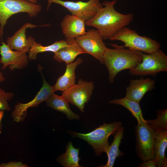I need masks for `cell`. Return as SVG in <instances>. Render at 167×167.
Wrapping results in <instances>:
<instances>
[{
    "mask_svg": "<svg viewBox=\"0 0 167 167\" xmlns=\"http://www.w3.org/2000/svg\"><path fill=\"white\" fill-rule=\"evenodd\" d=\"M117 2V0L105 1L102 4L104 6L100 9L92 19L85 22L87 26L95 28L104 40H110L133 19V14H124L115 10L114 6Z\"/></svg>",
    "mask_w": 167,
    "mask_h": 167,
    "instance_id": "6da1fadb",
    "label": "cell"
},
{
    "mask_svg": "<svg viewBox=\"0 0 167 167\" xmlns=\"http://www.w3.org/2000/svg\"><path fill=\"white\" fill-rule=\"evenodd\" d=\"M110 45L114 48H107L102 60L108 71L109 80L113 83L118 73L124 70H131L141 62L143 53L126 49L115 44Z\"/></svg>",
    "mask_w": 167,
    "mask_h": 167,
    "instance_id": "7a4b0ae2",
    "label": "cell"
},
{
    "mask_svg": "<svg viewBox=\"0 0 167 167\" xmlns=\"http://www.w3.org/2000/svg\"><path fill=\"white\" fill-rule=\"evenodd\" d=\"M122 124L120 122H114L104 123L87 133L72 131H69L68 133L74 137L81 139L88 142L92 146L96 155L99 156L103 152H105L109 146L108 140L109 136L115 134Z\"/></svg>",
    "mask_w": 167,
    "mask_h": 167,
    "instance_id": "3957f363",
    "label": "cell"
},
{
    "mask_svg": "<svg viewBox=\"0 0 167 167\" xmlns=\"http://www.w3.org/2000/svg\"><path fill=\"white\" fill-rule=\"evenodd\" d=\"M110 40L121 41L124 43L123 47L146 54L153 53L160 49L161 46L155 40L140 36L135 31L126 27L118 31Z\"/></svg>",
    "mask_w": 167,
    "mask_h": 167,
    "instance_id": "277c9868",
    "label": "cell"
},
{
    "mask_svg": "<svg viewBox=\"0 0 167 167\" xmlns=\"http://www.w3.org/2000/svg\"><path fill=\"white\" fill-rule=\"evenodd\" d=\"M41 6L25 0H0V38L2 39L4 28L7 20L13 15L25 13L35 17L41 11Z\"/></svg>",
    "mask_w": 167,
    "mask_h": 167,
    "instance_id": "5b68a950",
    "label": "cell"
},
{
    "mask_svg": "<svg viewBox=\"0 0 167 167\" xmlns=\"http://www.w3.org/2000/svg\"><path fill=\"white\" fill-rule=\"evenodd\" d=\"M142 54L141 62L129 70L131 75L155 76L159 72L167 71V56L160 49L151 54Z\"/></svg>",
    "mask_w": 167,
    "mask_h": 167,
    "instance_id": "8992f818",
    "label": "cell"
},
{
    "mask_svg": "<svg viewBox=\"0 0 167 167\" xmlns=\"http://www.w3.org/2000/svg\"><path fill=\"white\" fill-rule=\"evenodd\" d=\"M135 130L136 153L139 159L143 161L154 159L155 131L147 122L138 124Z\"/></svg>",
    "mask_w": 167,
    "mask_h": 167,
    "instance_id": "52a82bcc",
    "label": "cell"
},
{
    "mask_svg": "<svg viewBox=\"0 0 167 167\" xmlns=\"http://www.w3.org/2000/svg\"><path fill=\"white\" fill-rule=\"evenodd\" d=\"M48 10L53 3L59 4L67 9L71 15L79 17L85 22L92 19L103 7L100 0H88L87 2H76L62 0H47Z\"/></svg>",
    "mask_w": 167,
    "mask_h": 167,
    "instance_id": "ba28073f",
    "label": "cell"
},
{
    "mask_svg": "<svg viewBox=\"0 0 167 167\" xmlns=\"http://www.w3.org/2000/svg\"><path fill=\"white\" fill-rule=\"evenodd\" d=\"M75 40L84 54L92 55L103 64L102 57L107 47L103 37L96 30H89Z\"/></svg>",
    "mask_w": 167,
    "mask_h": 167,
    "instance_id": "9c48e42d",
    "label": "cell"
},
{
    "mask_svg": "<svg viewBox=\"0 0 167 167\" xmlns=\"http://www.w3.org/2000/svg\"><path fill=\"white\" fill-rule=\"evenodd\" d=\"M94 88L93 82L80 79L77 84L62 92V96L68 103L77 107L81 112H84L85 104L90 99Z\"/></svg>",
    "mask_w": 167,
    "mask_h": 167,
    "instance_id": "30bf717a",
    "label": "cell"
},
{
    "mask_svg": "<svg viewBox=\"0 0 167 167\" xmlns=\"http://www.w3.org/2000/svg\"><path fill=\"white\" fill-rule=\"evenodd\" d=\"M43 78V85L34 98L26 103H18L15 105V109L11 116L13 120L17 122L24 121L26 117L27 110L29 108L36 107L54 93L53 86L48 84L41 73Z\"/></svg>",
    "mask_w": 167,
    "mask_h": 167,
    "instance_id": "8fae6325",
    "label": "cell"
},
{
    "mask_svg": "<svg viewBox=\"0 0 167 167\" xmlns=\"http://www.w3.org/2000/svg\"><path fill=\"white\" fill-rule=\"evenodd\" d=\"M0 45V62L2 65V69L4 70L8 66L10 70L21 69L25 68L28 64L27 53L11 49L4 42Z\"/></svg>",
    "mask_w": 167,
    "mask_h": 167,
    "instance_id": "7c38bea8",
    "label": "cell"
},
{
    "mask_svg": "<svg viewBox=\"0 0 167 167\" xmlns=\"http://www.w3.org/2000/svg\"><path fill=\"white\" fill-rule=\"evenodd\" d=\"M46 25H37L29 23H26L12 36L7 38L6 44L12 49L23 52H28L32 43L35 40L34 38L31 36L26 38V30L28 28H32Z\"/></svg>",
    "mask_w": 167,
    "mask_h": 167,
    "instance_id": "4fadbf2b",
    "label": "cell"
},
{
    "mask_svg": "<svg viewBox=\"0 0 167 167\" xmlns=\"http://www.w3.org/2000/svg\"><path fill=\"white\" fill-rule=\"evenodd\" d=\"M62 32L66 40L75 39L86 33L85 21L76 16L67 15L60 24Z\"/></svg>",
    "mask_w": 167,
    "mask_h": 167,
    "instance_id": "5bb4252c",
    "label": "cell"
},
{
    "mask_svg": "<svg viewBox=\"0 0 167 167\" xmlns=\"http://www.w3.org/2000/svg\"><path fill=\"white\" fill-rule=\"evenodd\" d=\"M155 83L150 78L131 80L126 88L125 97L139 103L147 92L154 88Z\"/></svg>",
    "mask_w": 167,
    "mask_h": 167,
    "instance_id": "9a60e30c",
    "label": "cell"
},
{
    "mask_svg": "<svg viewBox=\"0 0 167 167\" xmlns=\"http://www.w3.org/2000/svg\"><path fill=\"white\" fill-rule=\"evenodd\" d=\"M83 62L82 59L79 58L75 61L66 64V68L64 73L58 78L53 86L54 92H64L75 84V70L77 66Z\"/></svg>",
    "mask_w": 167,
    "mask_h": 167,
    "instance_id": "2e32d148",
    "label": "cell"
},
{
    "mask_svg": "<svg viewBox=\"0 0 167 167\" xmlns=\"http://www.w3.org/2000/svg\"><path fill=\"white\" fill-rule=\"evenodd\" d=\"M167 147V130H161L156 132L153 150L154 160L156 167H167V159L165 155Z\"/></svg>",
    "mask_w": 167,
    "mask_h": 167,
    "instance_id": "e0dca14e",
    "label": "cell"
},
{
    "mask_svg": "<svg viewBox=\"0 0 167 167\" xmlns=\"http://www.w3.org/2000/svg\"><path fill=\"white\" fill-rule=\"evenodd\" d=\"M66 40L68 45L54 53V59L59 62H65L67 64L73 62L78 55L84 53L75 39Z\"/></svg>",
    "mask_w": 167,
    "mask_h": 167,
    "instance_id": "ac0fdd59",
    "label": "cell"
},
{
    "mask_svg": "<svg viewBox=\"0 0 167 167\" xmlns=\"http://www.w3.org/2000/svg\"><path fill=\"white\" fill-rule=\"evenodd\" d=\"M46 105L65 114L71 121L79 119L80 117L71 109L68 102L61 96L53 94L45 101Z\"/></svg>",
    "mask_w": 167,
    "mask_h": 167,
    "instance_id": "d6986e66",
    "label": "cell"
},
{
    "mask_svg": "<svg viewBox=\"0 0 167 167\" xmlns=\"http://www.w3.org/2000/svg\"><path fill=\"white\" fill-rule=\"evenodd\" d=\"M124 128L122 126L118 129L114 136L113 141L109 145L105 152L108 156V161L105 165L99 166L102 167H112L117 158L124 155V153L119 150V147L121 140L123 137Z\"/></svg>",
    "mask_w": 167,
    "mask_h": 167,
    "instance_id": "ffe728a7",
    "label": "cell"
},
{
    "mask_svg": "<svg viewBox=\"0 0 167 167\" xmlns=\"http://www.w3.org/2000/svg\"><path fill=\"white\" fill-rule=\"evenodd\" d=\"M79 148H75L71 141L67 143L65 152L58 156L56 161L64 167H81L79 164Z\"/></svg>",
    "mask_w": 167,
    "mask_h": 167,
    "instance_id": "44dd1931",
    "label": "cell"
},
{
    "mask_svg": "<svg viewBox=\"0 0 167 167\" xmlns=\"http://www.w3.org/2000/svg\"><path fill=\"white\" fill-rule=\"evenodd\" d=\"M68 45L67 42L65 40L56 41L51 45L45 46H43L41 43H37L35 41L28 52V60L31 61L36 60L37 54L41 53L51 52L54 53Z\"/></svg>",
    "mask_w": 167,
    "mask_h": 167,
    "instance_id": "7402d4cb",
    "label": "cell"
},
{
    "mask_svg": "<svg viewBox=\"0 0 167 167\" xmlns=\"http://www.w3.org/2000/svg\"><path fill=\"white\" fill-rule=\"evenodd\" d=\"M109 103L120 105L127 109L136 119L138 124L147 123L143 116L139 103L126 97L115 99L110 101Z\"/></svg>",
    "mask_w": 167,
    "mask_h": 167,
    "instance_id": "603a6c76",
    "label": "cell"
},
{
    "mask_svg": "<svg viewBox=\"0 0 167 167\" xmlns=\"http://www.w3.org/2000/svg\"><path fill=\"white\" fill-rule=\"evenodd\" d=\"M157 118L147 120V122L156 132L161 130H167V109H160L156 111Z\"/></svg>",
    "mask_w": 167,
    "mask_h": 167,
    "instance_id": "cb8c5ba5",
    "label": "cell"
},
{
    "mask_svg": "<svg viewBox=\"0 0 167 167\" xmlns=\"http://www.w3.org/2000/svg\"><path fill=\"white\" fill-rule=\"evenodd\" d=\"M14 96L13 93L6 92L0 88V110H10L8 101L11 100Z\"/></svg>",
    "mask_w": 167,
    "mask_h": 167,
    "instance_id": "d4e9b609",
    "label": "cell"
},
{
    "mask_svg": "<svg viewBox=\"0 0 167 167\" xmlns=\"http://www.w3.org/2000/svg\"><path fill=\"white\" fill-rule=\"evenodd\" d=\"M26 164L20 161H11L7 163H3L0 164V167H28Z\"/></svg>",
    "mask_w": 167,
    "mask_h": 167,
    "instance_id": "484cf974",
    "label": "cell"
},
{
    "mask_svg": "<svg viewBox=\"0 0 167 167\" xmlns=\"http://www.w3.org/2000/svg\"><path fill=\"white\" fill-rule=\"evenodd\" d=\"M139 167H156L154 159H149L143 161L139 165Z\"/></svg>",
    "mask_w": 167,
    "mask_h": 167,
    "instance_id": "4316f807",
    "label": "cell"
},
{
    "mask_svg": "<svg viewBox=\"0 0 167 167\" xmlns=\"http://www.w3.org/2000/svg\"><path fill=\"white\" fill-rule=\"evenodd\" d=\"M4 113V111L0 110V134L2 133V120Z\"/></svg>",
    "mask_w": 167,
    "mask_h": 167,
    "instance_id": "83f0119b",
    "label": "cell"
},
{
    "mask_svg": "<svg viewBox=\"0 0 167 167\" xmlns=\"http://www.w3.org/2000/svg\"><path fill=\"white\" fill-rule=\"evenodd\" d=\"M5 78L2 73L0 71V82H2L4 81Z\"/></svg>",
    "mask_w": 167,
    "mask_h": 167,
    "instance_id": "f1b7e54d",
    "label": "cell"
},
{
    "mask_svg": "<svg viewBox=\"0 0 167 167\" xmlns=\"http://www.w3.org/2000/svg\"><path fill=\"white\" fill-rule=\"evenodd\" d=\"M32 3H36L37 0H27Z\"/></svg>",
    "mask_w": 167,
    "mask_h": 167,
    "instance_id": "f546056e",
    "label": "cell"
}]
</instances>
